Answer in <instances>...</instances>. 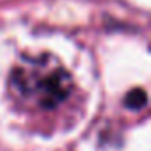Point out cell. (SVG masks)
Returning <instances> with one entry per match:
<instances>
[{
  "mask_svg": "<svg viewBox=\"0 0 151 151\" xmlns=\"http://www.w3.org/2000/svg\"><path fill=\"white\" fill-rule=\"evenodd\" d=\"M71 89L69 71L50 53L23 57L9 77V91L25 109L52 110L71 94Z\"/></svg>",
  "mask_w": 151,
  "mask_h": 151,
  "instance_id": "cell-1",
  "label": "cell"
},
{
  "mask_svg": "<svg viewBox=\"0 0 151 151\" xmlns=\"http://www.w3.org/2000/svg\"><path fill=\"white\" fill-rule=\"evenodd\" d=\"M146 101H147V98H146V93H144L142 89H133V91H130V94L126 96V105H128L130 109H133V110L142 109V107L146 105Z\"/></svg>",
  "mask_w": 151,
  "mask_h": 151,
  "instance_id": "cell-2",
  "label": "cell"
}]
</instances>
